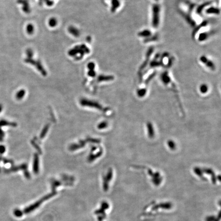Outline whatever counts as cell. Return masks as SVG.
<instances>
[{"label":"cell","mask_w":221,"mask_h":221,"mask_svg":"<svg viewBox=\"0 0 221 221\" xmlns=\"http://www.w3.org/2000/svg\"><path fill=\"white\" fill-rule=\"evenodd\" d=\"M160 7L159 5L155 4L153 6V18L152 25L154 27L157 28L159 26L160 18Z\"/></svg>","instance_id":"cell-1"},{"label":"cell","mask_w":221,"mask_h":221,"mask_svg":"<svg viewBox=\"0 0 221 221\" xmlns=\"http://www.w3.org/2000/svg\"><path fill=\"white\" fill-rule=\"evenodd\" d=\"M200 59L201 61V62L204 64H205L206 66L208 68L212 70H213L215 69L216 67L213 63H212L211 60L207 59V58L205 56H202L200 57Z\"/></svg>","instance_id":"cell-2"},{"label":"cell","mask_w":221,"mask_h":221,"mask_svg":"<svg viewBox=\"0 0 221 221\" xmlns=\"http://www.w3.org/2000/svg\"><path fill=\"white\" fill-rule=\"evenodd\" d=\"M80 103L82 106H90L91 107H95L99 109H101V106H99V104L96 102H92L91 101H89L88 100L86 99H82L80 101Z\"/></svg>","instance_id":"cell-3"},{"label":"cell","mask_w":221,"mask_h":221,"mask_svg":"<svg viewBox=\"0 0 221 221\" xmlns=\"http://www.w3.org/2000/svg\"><path fill=\"white\" fill-rule=\"evenodd\" d=\"M153 51H154V48L153 47H151V48H150L148 49L146 59L145 61L143 63V64L141 65V67L140 68V70H142L143 69H144L147 66V64H148L149 60V58H150V56L151 54H152Z\"/></svg>","instance_id":"cell-4"},{"label":"cell","mask_w":221,"mask_h":221,"mask_svg":"<svg viewBox=\"0 0 221 221\" xmlns=\"http://www.w3.org/2000/svg\"><path fill=\"white\" fill-rule=\"evenodd\" d=\"M213 33V31H212L211 32L202 33H201L199 35V38H198L200 42H202L204 40H206L208 37H209L210 36H211Z\"/></svg>","instance_id":"cell-5"},{"label":"cell","mask_w":221,"mask_h":221,"mask_svg":"<svg viewBox=\"0 0 221 221\" xmlns=\"http://www.w3.org/2000/svg\"><path fill=\"white\" fill-rule=\"evenodd\" d=\"M220 10L218 8L216 7H210L207 9L206 13L207 14H216L218 15L220 13Z\"/></svg>","instance_id":"cell-6"},{"label":"cell","mask_w":221,"mask_h":221,"mask_svg":"<svg viewBox=\"0 0 221 221\" xmlns=\"http://www.w3.org/2000/svg\"><path fill=\"white\" fill-rule=\"evenodd\" d=\"M39 162H38V157L37 155H35L34 158V164H33V170L35 173H38L39 169Z\"/></svg>","instance_id":"cell-7"},{"label":"cell","mask_w":221,"mask_h":221,"mask_svg":"<svg viewBox=\"0 0 221 221\" xmlns=\"http://www.w3.org/2000/svg\"><path fill=\"white\" fill-rule=\"evenodd\" d=\"M211 2H206V3H204V4H202L201 5L199 6L198 7V8H197V12L198 13H199V14L201 15V14L202 13V12L203 9H204L205 7H206V6H208L209 5H210V4L211 3Z\"/></svg>","instance_id":"cell-8"},{"label":"cell","mask_w":221,"mask_h":221,"mask_svg":"<svg viewBox=\"0 0 221 221\" xmlns=\"http://www.w3.org/2000/svg\"><path fill=\"white\" fill-rule=\"evenodd\" d=\"M207 21H204L203 22H202L198 27H197L195 30H194V31H193V32H192V37H195V35H196V34L197 33V32L202 28L203 27H204V26H206V25H207Z\"/></svg>","instance_id":"cell-9"},{"label":"cell","mask_w":221,"mask_h":221,"mask_svg":"<svg viewBox=\"0 0 221 221\" xmlns=\"http://www.w3.org/2000/svg\"><path fill=\"white\" fill-rule=\"evenodd\" d=\"M151 34V32L148 30H143V31L139 32V33H138V36L139 37H146L147 38L150 37Z\"/></svg>","instance_id":"cell-10"},{"label":"cell","mask_w":221,"mask_h":221,"mask_svg":"<svg viewBox=\"0 0 221 221\" xmlns=\"http://www.w3.org/2000/svg\"><path fill=\"white\" fill-rule=\"evenodd\" d=\"M112 6L111 10L112 11H115L120 6V2L118 0H112Z\"/></svg>","instance_id":"cell-11"},{"label":"cell","mask_w":221,"mask_h":221,"mask_svg":"<svg viewBox=\"0 0 221 221\" xmlns=\"http://www.w3.org/2000/svg\"><path fill=\"white\" fill-rule=\"evenodd\" d=\"M69 31H70L71 33L73 34L74 36H76V37H77V36H79V31H78L77 29H76V28H73V27H71V28H70V29H69Z\"/></svg>","instance_id":"cell-12"},{"label":"cell","mask_w":221,"mask_h":221,"mask_svg":"<svg viewBox=\"0 0 221 221\" xmlns=\"http://www.w3.org/2000/svg\"><path fill=\"white\" fill-rule=\"evenodd\" d=\"M158 39V36H153V37H148L147 38H146L145 40H144V41H145V42H151V41H155V40H157Z\"/></svg>","instance_id":"cell-13"},{"label":"cell","mask_w":221,"mask_h":221,"mask_svg":"<svg viewBox=\"0 0 221 221\" xmlns=\"http://www.w3.org/2000/svg\"><path fill=\"white\" fill-rule=\"evenodd\" d=\"M208 90V87L206 85H202L200 87V91L203 93H206Z\"/></svg>","instance_id":"cell-14"},{"label":"cell","mask_w":221,"mask_h":221,"mask_svg":"<svg viewBox=\"0 0 221 221\" xmlns=\"http://www.w3.org/2000/svg\"><path fill=\"white\" fill-rule=\"evenodd\" d=\"M25 93V92L24 90L20 91L19 92H18V94L17 95V98L18 99H22V98L24 96Z\"/></svg>","instance_id":"cell-15"},{"label":"cell","mask_w":221,"mask_h":221,"mask_svg":"<svg viewBox=\"0 0 221 221\" xmlns=\"http://www.w3.org/2000/svg\"><path fill=\"white\" fill-rule=\"evenodd\" d=\"M56 23H57V21H56V20L55 19V18H52L49 21V24H50V25L51 26H52V27L55 26L56 24Z\"/></svg>","instance_id":"cell-16"},{"label":"cell","mask_w":221,"mask_h":221,"mask_svg":"<svg viewBox=\"0 0 221 221\" xmlns=\"http://www.w3.org/2000/svg\"><path fill=\"white\" fill-rule=\"evenodd\" d=\"M27 31L28 33H31L33 31V27L31 25H29L28 26Z\"/></svg>","instance_id":"cell-17"},{"label":"cell","mask_w":221,"mask_h":221,"mask_svg":"<svg viewBox=\"0 0 221 221\" xmlns=\"http://www.w3.org/2000/svg\"><path fill=\"white\" fill-rule=\"evenodd\" d=\"M48 126H47V127H46V128L44 129L43 130V131L42 132V134H41V136H40V137H42V138H43V137H44V136H45V135L46 134V133L47 132V130H48Z\"/></svg>","instance_id":"cell-18"},{"label":"cell","mask_w":221,"mask_h":221,"mask_svg":"<svg viewBox=\"0 0 221 221\" xmlns=\"http://www.w3.org/2000/svg\"><path fill=\"white\" fill-rule=\"evenodd\" d=\"M107 126V123L106 122H102L101 123H100L98 126V128L99 129H103L105 128H106Z\"/></svg>","instance_id":"cell-19"},{"label":"cell","mask_w":221,"mask_h":221,"mask_svg":"<svg viewBox=\"0 0 221 221\" xmlns=\"http://www.w3.org/2000/svg\"><path fill=\"white\" fill-rule=\"evenodd\" d=\"M145 93H146V90L144 89H142V90H141L139 91L138 94H141V95H143L145 94Z\"/></svg>","instance_id":"cell-20"}]
</instances>
